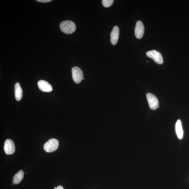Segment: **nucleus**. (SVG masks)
<instances>
[{
    "label": "nucleus",
    "instance_id": "obj_14",
    "mask_svg": "<svg viewBox=\"0 0 189 189\" xmlns=\"http://www.w3.org/2000/svg\"><path fill=\"white\" fill-rule=\"evenodd\" d=\"M37 1L39 2H43V3H47L52 2V0H37Z\"/></svg>",
    "mask_w": 189,
    "mask_h": 189
},
{
    "label": "nucleus",
    "instance_id": "obj_17",
    "mask_svg": "<svg viewBox=\"0 0 189 189\" xmlns=\"http://www.w3.org/2000/svg\"><path fill=\"white\" fill-rule=\"evenodd\" d=\"M83 80H84V78H83Z\"/></svg>",
    "mask_w": 189,
    "mask_h": 189
},
{
    "label": "nucleus",
    "instance_id": "obj_8",
    "mask_svg": "<svg viewBox=\"0 0 189 189\" xmlns=\"http://www.w3.org/2000/svg\"><path fill=\"white\" fill-rule=\"evenodd\" d=\"M38 85L41 91L43 92H50L53 90L51 85L45 80H41L38 81Z\"/></svg>",
    "mask_w": 189,
    "mask_h": 189
},
{
    "label": "nucleus",
    "instance_id": "obj_13",
    "mask_svg": "<svg viewBox=\"0 0 189 189\" xmlns=\"http://www.w3.org/2000/svg\"><path fill=\"white\" fill-rule=\"evenodd\" d=\"M114 2L113 0H103L102 3L104 7H108L113 5Z\"/></svg>",
    "mask_w": 189,
    "mask_h": 189
},
{
    "label": "nucleus",
    "instance_id": "obj_4",
    "mask_svg": "<svg viewBox=\"0 0 189 189\" xmlns=\"http://www.w3.org/2000/svg\"><path fill=\"white\" fill-rule=\"evenodd\" d=\"M146 56L152 58L156 63L159 64H162L163 62V59L162 56L159 52L155 50H152L147 52Z\"/></svg>",
    "mask_w": 189,
    "mask_h": 189
},
{
    "label": "nucleus",
    "instance_id": "obj_10",
    "mask_svg": "<svg viewBox=\"0 0 189 189\" xmlns=\"http://www.w3.org/2000/svg\"><path fill=\"white\" fill-rule=\"evenodd\" d=\"M23 92L20 84L18 83H16L15 86V98L17 101H19L22 99Z\"/></svg>",
    "mask_w": 189,
    "mask_h": 189
},
{
    "label": "nucleus",
    "instance_id": "obj_6",
    "mask_svg": "<svg viewBox=\"0 0 189 189\" xmlns=\"http://www.w3.org/2000/svg\"><path fill=\"white\" fill-rule=\"evenodd\" d=\"M4 150L7 155L12 154L15 151L14 143L11 139H7L5 141L4 145Z\"/></svg>",
    "mask_w": 189,
    "mask_h": 189
},
{
    "label": "nucleus",
    "instance_id": "obj_2",
    "mask_svg": "<svg viewBox=\"0 0 189 189\" xmlns=\"http://www.w3.org/2000/svg\"><path fill=\"white\" fill-rule=\"evenodd\" d=\"M59 145V141L57 139L52 138L49 139L44 145L43 149L46 152H53L58 148Z\"/></svg>",
    "mask_w": 189,
    "mask_h": 189
},
{
    "label": "nucleus",
    "instance_id": "obj_3",
    "mask_svg": "<svg viewBox=\"0 0 189 189\" xmlns=\"http://www.w3.org/2000/svg\"><path fill=\"white\" fill-rule=\"evenodd\" d=\"M72 74L73 80L77 84L80 83L83 79V73L80 68L74 67L72 68Z\"/></svg>",
    "mask_w": 189,
    "mask_h": 189
},
{
    "label": "nucleus",
    "instance_id": "obj_1",
    "mask_svg": "<svg viewBox=\"0 0 189 189\" xmlns=\"http://www.w3.org/2000/svg\"><path fill=\"white\" fill-rule=\"evenodd\" d=\"M60 27L61 31L66 34H71L76 29V25L73 22L70 20L63 21L60 23Z\"/></svg>",
    "mask_w": 189,
    "mask_h": 189
},
{
    "label": "nucleus",
    "instance_id": "obj_11",
    "mask_svg": "<svg viewBox=\"0 0 189 189\" xmlns=\"http://www.w3.org/2000/svg\"><path fill=\"white\" fill-rule=\"evenodd\" d=\"M176 130L178 138L179 139H182L183 136V130L181 121L179 119L176 122Z\"/></svg>",
    "mask_w": 189,
    "mask_h": 189
},
{
    "label": "nucleus",
    "instance_id": "obj_9",
    "mask_svg": "<svg viewBox=\"0 0 189 189\" xmlns=\"http://www.w3.org/2000/svg\"><path fill=\"white\" fill-rule=\"evenodd\" d=\"M119 29L117 26H115L112 30L110 34V41L112 45H116L119 40Z\"/></svg>",
    "mask_w": 189,
    "mask_h": 189
},
{
    "label": "nucleus",
    "instance_id": "obj_5",
    "mask_svg": "<svg viewBox=\"0 0 189 189\" xmlns=\"http://www.w3.org/2000/svg\"><path fill=\"white\" fill-rule=\"evenodd\" d=\"M146 97L151 109L154 110L159 107L158 100L155 96L148 93L146 94Z\"/></svg>",
    "mask_w": 189,
    "mask_h": 189
},
{
    "label": "nucleus",
    "instance_id": "obj_7",
    "mask_svg": "<svg viewBox=\"0 0 189 189\" xmlns=\"http://www.w3.org/2000/svg\"><path fill=\"white\" fill-rule=\"evenodd\" d=\"M144 32V27L143 23L141 21L137 22L135 33L136 37L141 39L143 37Z\"/></svg>",
    "mask_w": 189,
    "mask_h": 189
},
{
    "label": "nucleus",
    "instance_id": "obj_12",
    "mask_svg": "<svg viewBox=\"0 0 189 189\" xmlns=\"http://www.w3.org/2000/svg\"><path fill=\"white\" fill-rule=\"evenodd\" d=\"M24 177V172L22 170L19 171L15 175L13 178V182L14 184H18L20 183L23 179Z\"/></svg>",
    "mask_w": 189,
    "mask_h": 189
},
{
    "label": "nucleus",
    "instance_id": "obj_15",
    "mask_svg": "<svg viewBox=\"0 0 189 189\" xmlns=\"http://www.w3.org/2000/svg\"><path fill=\"white\" fill-rule=\"evenodd\" d=\"M56 189H64L62 186H61V185H59V186H57V187H56Z\"/></svg>",
    "mask_w": 189,
    "mask_h": 189
},
{
    "label": "nucleus",
    "instance_id": "obj_16",
    "mask_svg": "<svg viewBox=\"0 0 189 189\" xmlns=\"http://www.w3.org/2000/svg\"><path fill=\"white\" fill-rule=\"evenodd\" d=\"M54 189H56V187H55L54 188Z\"/></svg>",
    "mask_w": 189,
    "mask_h": 189
}]
</instances>
